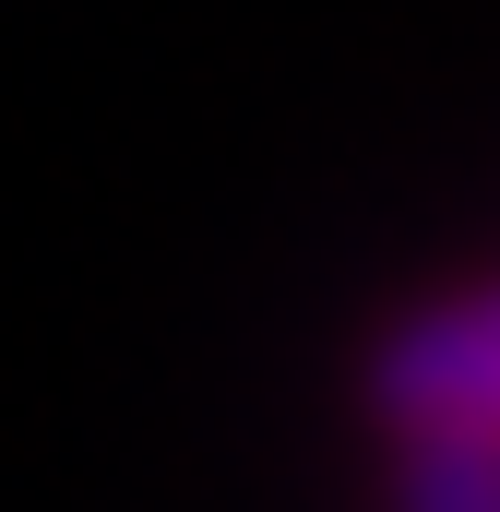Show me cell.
<instances>
[{"mask_svg":"<svg viewBox=\"0 0 500 512\" xmlns=\"http://www.w3.org/2000/svg\"><path fill=\"white\" fill-rule=\"evenodd\" d=\"M370 393H381V417L405 441L417 429H489V405H500V310H489V286H453L441 310H417L370 358Z\"/></svg>","mask_w":500,"mask_h":512,"instance_id":"cell-1","label":"cell"},{"mask_svg":"<svg viewBox=\"0 0 500 512\" xmlns=\"http://www.w3.org/2000/svg\"><path fill=\"white\" fill-rule=\"evenodd\" d=\"M405 512H500L489 429H417L405 441Z\"/></svg>","mask_w":500,"mask_h":512,"instance_id":"cell-2","label":"cell"}]
</instances>
